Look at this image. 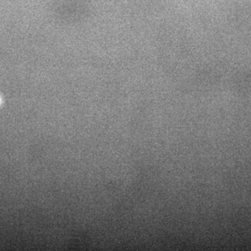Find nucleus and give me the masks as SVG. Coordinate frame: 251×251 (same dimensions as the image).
<instances>
[{
    "instance_id": "nucleus-1",
    "label": "nucleus",
    "mask_w": 251,
    "mask_h": 251,
    "mask_svg": "<svg viewBox=\"0 0 251 251\" xmlns=\"http://www.w3.org/2000/svg\"><path fill=\"white\" fill-rule=\"evenodd\" d=\"M0 102H1V100H0Z\"/></svg>"
}]
</instances>
